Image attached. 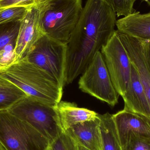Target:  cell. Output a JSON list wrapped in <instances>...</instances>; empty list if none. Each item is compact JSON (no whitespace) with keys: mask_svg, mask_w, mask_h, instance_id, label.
Here are the masks:
<instances>
[{"mask_svg":"<svg viewBox=\"0 0 150 150\" xmlns=\"http://www.w3.org/2000/svg\"><path fill=\"white\" fill-rule=\"evenodd\" d=\"M28 9L25 7L13 6L0 11V24L22 21L26 15Z\"/></svg>","mask_w":150,"mask_h":150,"instance_id":"obj_21","label":"cell"},{"mask_svg":"<svg viewBox=\"0 0 150 150\" xmlns=\"http://www.w3.org/2000/svg\"><path fill=\"white\" fill-rule=\"evenodd\" d=\"M78 150H79V148H78Z\"/></svg>","mask_w":150,"mask_h":150,"instance_id":"obj_30","label":"cell"},{"mask_svg":"<svg viewBox=\"0 0 150 150\" xmlns=\"http://www.w3.org/2000/svg\"><path fill=\"white\" fill-rule=\"evenodd\" d=\"M82 9V0H52L39 10L45 35L67 44Z\"/></svg>","mask_w":150,"mask_h":150,"instance_id":"obj_3","label":"cell"},{"mask_svg":"<svg viewBox=\"0 0 150 150\" xmlns=\"http://www.w3.org/2000/svg\"><path fill=\"white\" fill-rule=\"evenodd\" d=\"M79 89L86 93L114 107L119 94L113 84L100 51L97 52L79 81Z\"/></svg>","mask_w":150,"mask_h":150,"instance_id":"obj_7","label":"cell"},{"mask_svg":"<svg viewBox=\"0 0 150 150\" xmlns=\"http://www.w3.org/2000/svg\"><path fill=\"white\" fill-rule=\"evenodd\" d=\"M79 146L89 150H102L100 119L87 121L76 124L66 130Z\"/></svg>","mask_w":150,"mask_h":150,"instance_id":"obj_13","label":"cell"},{"mask_svg":"<svg viewBox=\"0 0 150 150\" xmlns=\"http://www.w3.org/2000/svg\"><path fill=\"white\" fill-rule=\"evenodd\" d=\"M45 150H50V149H49V148H48V149H47Z\"/></svg>","mask_w":150,"mask_h":150,"instance_id":"obj_29","label":"cell"},{"mask_svg":"<svg viewBox=\"0 0 150 150\" xmlns=\"http://www.w3.org/2000/svg\"><path fill=\"white\" fill-rule=\"evenodd\" d=\"M112 117L121 149L133 138L150 144V123L143 116L123 109L112 115Z\"/></svg>","mask_w":150,"mask_h":150,"instance_id":"obj_9","label":"cell"},{"mask_svg":"<svg viewBox=\"0 0 150 150\" xmlns=\"http://www.w3.org/2000/svg\"><path fill=\"white\" fill-rule=\"evenodd\" d=\"M100 119V127L103 150H122L116 132L112 115L109 113L98 114Z\"/></svg>","mask_w":150,"mask_h":150,"instance_id":"obj_17","label":"cell"},{"mask_svg":"<svg viewBox=\"0 0 150 150\" xmlns=\"http://www.w3.org/2000/svg\"><path fill=\"white\" fill-rule=\"evenodd\" d=\"M79 150H89L86 148H83V147H81V146H79L78 145Z\"/></svg>","mask_w":150,"mask_h":150,"instance_id":"obj_26","label":"cell"},{"mask_svg":"<svg viewBox=\"0 0 150 150\" xmlns=\"http://www.w3.org/2000/svg\"><path fill=\"white\" fill-rule=\"evenodd\" d=\"M122 150H150V144L142 139L131 138L122 148Z\"/></svg>","mask_w":150,"mask_h":150,"instance_id":"obj_23","label":"cell"},{"mask_svg":"<svg viewBox=\"0 0 150 150\" xmlns=\"http://www.w3.org/2000/svg\"><path fill=\"white\" fill-rule=\"evenodd\" d=\"M27 94L12 83L6 80L0 86V111L8 110Z\"/></svg>","mask_w":150,"mask_h":150,"instance_id":"obj_18","label":"cell"},{"mask_svg":"<svg viewBox=\"0 0 150 150\" xmlns=\"http://www.w3.org/2000/svg\"><path fill=\"white\" fill-rule=\"evenodd\" d=\"M25 59L51 75L63 88L66 84L67 44L45 35Z\"/></svg>","mask_w":150,"mask_h":150,"instance_id":"obj_6","label":"cell"},{"mask_svg":"<svg viewBox=\"0 0 150 150\" xmlns=\"http://www.w3.org/2000/svg\"><path fill=\"white\" fill-rule=\"evenodd\" d=\"M21 21L0 24V69L16 61V48Z\"/></svg>","mask_w":150,"mask_h":150,"instance_id":"obj_14","label":"cell"},{"mask_svg":"<svg viewBox=\"0 0 150 150\" xmlns=\"http://www.w3.org/2000/svg\"><path fill=\"white\" fill-rule=\"evenodd\" d=\"M6 80L5 79H2L0 78V86L1 85L5 83Z\"/></svg>","mask_w":150,"mask_h":150,"instance_id":"obj_25","label":"cell"},{"mask_svg":"<svg viewBox=\"0 0 150 150\" xmlns=\"http://www.w3.org/2000/svg\"><path fill=\"white\" fill-rule=\"evenodd\" d=\"M45 35L39 10L35 8L28 9L20 23L15 62L26 59L35 44Z\"/></svg>","mask_w":150,"mask_h":150,"instance_id":"obj_10","label":"cell"},{"mask_svg":"<svg viewBox=\"0 0 150 150\" xmlns=\"http://www.w3.org/2000/svg\"><path fill=\"white\" fill-rule=\"evenodd\" d=\"M116 14L102 0H87L67 44L66 84L83 73L114 33Z\"/></svg>","mask_w":150,"mask_h":150,"instance_id":"obj_1","label":"cell"},{"mask_svg":"<svg viewBox=\"0 0 150 150\" xmlns=\"http://www.w3.org/2000/svg\"><path fill=\"white\" fill-rule=\"evenodd\" d=\"M50 150H78V145L65 131L61 133L49 144Z\"/></svg>","mask_w":150,"mask_h":150,"instance_id":"obj_22","label":"cell"},{"mask_svg":"<svg viewBox=\"0 0 150 150\" xmlns=\"http://www.w3.org/2000/svg\"><path fill=\"white\" fill-rule=\"evenodd\" d=\"M117 30L141 40L150 41V12L139 11L116 21Z\"/></svg>","mask_w":150,"mask_h":150,"instance_id":"obj_15","label":"cell"},{"mask_svg":"<svg viewBox=\"0 0 150 150\" xmlns=\"http://www.w3.org/2000/svg\"><path fill=\"white\" fill-rule=\"evenodd\" d=\"M117 34L131 61L139 74L147 95L150 107V68L145 52L144 40L116 30ZM150 123V120L149 121Z\"/></svg>","mask_w":150,"mask_h":150,"instance_id":"obj_11","label":"cell"},{"mask_svg":"<svg viewBox=\"0 0 150 150\" xmlns=\"http://www.w3.org/2000/svg\"><path fill=\"white\" fill-rule=\"evenodd\" d=\"M56 107L63 131L76 124L94 120L98 115L94 111L79 108L75 103L67 101H61Z\"/></svg>","mask_w":150,"mask_h":150,"instance_id":"obj_16","label":"cell"},{"mask_svg":"<svg viewBox=\"0 0 150 150\" xmlns=\"http://www.w3.org/2000/svg\"><path fill=\"white\" fill-rule=\"evenodd\" d=\"M142 1L146 2L148 4V5L150 6V0H142Z\"/></svg>","mask_w":150,"mask_h":150,"instance_id":"obj_27","label":"cell"},{"mask_svg":"<svg viewBox=\"0 0 150 150\" xmlns=\"http://www.w3.org/2000/svg\"><path fill=\"white\" fill-rule=\"evenodd\" d=\"M0 144L5 150H45L49 141L8 110L0 111Z\"/></svg>","mask_w":150,"mask_h":150,"instance_id":"obj_4","label":"cell"},{"mask_svg":"<svg viewBox=\"0 0 150 150\" xmlns=\"http://www.w3.org/2000/svg\"><path fill=\"white\" fill-rule=\"evenodd\" d=\"M100 52L114 86L119 95L123 97L130 83L132 63L116 30Z\"/></svg>","mask_w":150,"mask_h":150,"instance_id":"obj_8","label":"cell"},{"mask_svg":"<svg viewBox=\"0 0 150 150\" xmlns=\"http://www.w3.org/2000/svg\"><path fill=\"white\" fill-rule=\"evenodd\" d=\"M122 98L124 101V109L140 115L149 122V104L139 74L132 64L130 83Z\"/></svg>","mask_w":150,"mask_h":150,"instance_id":"obj_12","label":"cell"},{"mask_svg":"<svg viewBox=\"0 0 150 150\" xmlns=\"http://www.w3.org/2000/svg\"><path fill=\"white\" fill-rule=\"evenodd\" d=\"M0 78L44 104L55 106L61 101L63 87L51 75L26 59L0 69Z\"/></svg>","mask_w":150,"mask_h":150,"instance_id":"obj_2","label":"cell"},{"mask_svg":"<svg viewBox=\"0 0 150 150\" xmlns=\"http://www.w3.org/2000/svg\"><path fill=\"white\" fill-rule=\"evenodd\" d=\"M52 0H0V11L9 7L21 6L27 9L35 8L38 10L48 4Z\"/></svg>","mask_w":150,"mask_h":150,"instance_id":"obj_20","label":"cell"},{"mask_svg":"<svg viewBox=\"0 0 150 150\" xmlns=\"http://www.w3.org/2000/svg\"><path fill=\"white\" fill-rule=\"evenodd\" d=\"M0 150H5V149H4L2 145L0 144Z\"/></svg>","mask_w":150,"mask_h":150,"instance_id":"obj_28","label":"cell"},{"mask_svg":"<svg viewBox=\"0 0 150 150\" xmlns=\"http://www.w3.org/2000/svg\"><path fill=\"white\" fill-rule=\"evenodd\" d=\"M115 12L118 17H126L136 11L134 5L137 0H102Z\"/></svg>","mask_w":150,"mask_h":150,"instance_id":"obj_19","label":"cell"},{"mask_svg":"<svg viewBox=\"0 0 150 150\" xmlns=\"http://www.w3.org/2000/svg\"><path fill=\"white\" fill-rule=\"evenodd\" d=\"M56 106L44 104L27 96L13 104L8 110L29 123L50 144L63 131Z\"/></svg>","mask_w":150,"mask_h":150,"instance_id":"obj_5","label":"cell"},{"mask_svg":"<svg viewBox=\"0 0 150 150\" xmlns=\"http://www.w3.org/2000/svg\"><path fill=\"white\" fill-rule=\"evenodd\" d=\"M145 57L150 68V41L144 40Z\"/></svg>","mask_w":150,"mask_h":150,"instance_id":"obj_24","label":"cell"}]
</instances>
